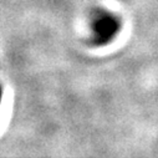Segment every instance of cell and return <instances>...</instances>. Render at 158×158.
Masks as SVG:
<instances>
[{
  "instance_id": "1",
  "label": "cell",
  "mask_w": 158,
  "mask_h": 158,
  "mask_svg": "<svg viewBox=\"0 0 158 158\" xmlns=\"http://www.w3.org/2000/svg\"><path fill=\"white\" fill-rule=\"evenodd\" d=\"M118 31V21L107 14H101L94 23L95 39L98 44H105Z\"/></svg>"
}]
</instances>
